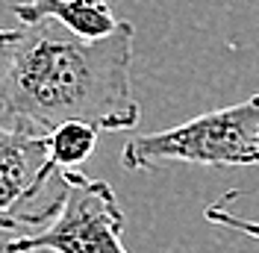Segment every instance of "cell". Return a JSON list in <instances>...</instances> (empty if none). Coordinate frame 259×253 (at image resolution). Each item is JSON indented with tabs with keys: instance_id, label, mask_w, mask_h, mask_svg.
I'll list each match as a JSON object with an SVG mask.
<instances>
[{
	"instance_id": "obj_5",
	"label": "cell",
	"mask_w": 259,
	"mask_h": 253,
	"mask_svg": "<svg viewBox=\"0 0 259 253\" xmlns=\"http://www.w3.org/2000/svg\"><path fill=\"white\" fill-rule=\"evenodd\" d=\"M12 15L18 18V24H35L50 18L82 38H103L121 24L106 0H30L15 3Z\"/></svg>"
},
{
	"instance_id": "obj_1",
	"label": "cell",
	"mask_w": 259,
	"mask_h": 253,
	"mask_svg": "<svg viewBox=\"0 0 259 253\" xmlns=\"http://www.w3.org/2000/svg\"><path fill=\"white\" fill-rule=\"evenodd\" d=\"M133 41L130 21L103 38H82L50 18L18 24L15 53L0 79L3 118L38 133L65 121H85L100 133L133 130L142 121L130 77Z\"/></svg>"
},
{
	"instance_id": "obj_3",
	"label": "cell",
	"mask_w": 259,
	"mask_h": 253,
	"mask_svg": "<svg viewBox=\"0 0 259 253\" xmlns=\"http://www.w3.org/2000/svg\"><path fill=\"white\" fill-rule=\"evenodd\" d=\"M59 203L41 230L15 233L3 253H130L124 247V209L106 180L77 168L59 171Z\"/></svg>"
},
{
	"instance_id": "obj_8",
	"label": "cell",
	"mask_w": 259,
	"mask_h": 253,
	"mask_svg": "<svg viewBox=\"0 0 259 253\" xmlns=\"http://www.w3.org/2000/svg\"><path fill=\"white\" fill-rule=\"evenodd\" d=\"M15 41H18V27H12V30H0V79H3L6 68H9V62H12Z\"/></svg>"
},
{
	"instance_id": "obj_4",
	"label": "cell",
	"mask_w": 259,
	"mask_h": 253,
	"mask_svg": "<svg viewBox=\"0 0 259 253\" xmlns=\"http://www.w3.org/2000/svg\"><path fill=\"white\" fill-rule=\"evenodd\" d=\"M53 171L59 168L50 156L48 133L18 121H0V230L30 233L53 218L59 194L50 206H35Z\"/></svg>"
},
{
	"instance_id": "obj_7",
	"label": "cell",
	"mask_w": 259,
	"mask_h": 253,
	"mask_svg": "<svg viewBox=\"0 0 259 253\" xmlns=\"http://www.w3.org/2000/svg\"><path fill=\"white\" fill-rule=\"evenodd\" d=\"M230 197H233V191L227 194L224 200H218V203L206 206V212H203V218L209 224H218V227H224V230H233V233H244L247 238H259V221H247V218H239V215H233V212H227L224 206L230 203Z\"/></svg>"
},
{
	"instance_id": "obj_2",
	"label": "cell",
	"mask_w": 259,
	"mask_h": 253,
	"mask_svg": "<svg viewBox=\"0 0 259 253\" xmlns=\"http://www.w3.org/2000/svg\"><path fill=\"white\" fill-rule=\"evenodd\" d=\"M168 162L206 168L259 165V95L224 109L203 112L171 130L133 136L121 150L127 171H150Z\"/></svg>"
},
{
	"instance_id": "obj_6",
	"label": "cell",
	"mask_w": 259,
	"mask_h": 253,
	"mask_svg": "<svg viewBox=\"0 0 259 253\" xmlns=\"http://www.w3.org/2000/svg\"><path fill=\"white\" fill-rule=\"evenodd\" d=\"M97 126L85 124V121H65V124L53 126L48 133L50 139V156L59 171L68 168H80L85 159L95 153L97 147Z\"/></svg>"
}]
</instances>
